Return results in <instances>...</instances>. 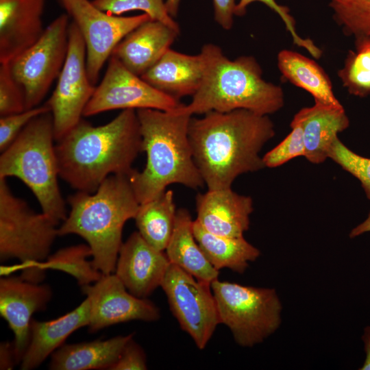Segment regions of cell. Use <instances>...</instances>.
I'll use <instances>...</instances> for the list:
<instances>
[{
  "label": "cell",
  "instance_id": "obj_9",
  "mask_svg": "<svg viewBox=\"0 0 370 370\" xmlns=\"http://www.w3.org/2000/svg\"><path fill=\"white\" fill-rule=\"evenodd\" d=\"M69 25V15L62 14L35 44L9 62L23 89L26 110L38 106L58 78L68 53Z\"/></svg>",
  "mask_w": 370,
  "mask_h": 370
},
{
  "label": "cell",
  "instance_id": "obj_22",
  "mask_svg": "<svg viewBox=\"0 0 370 370\" xmlns=\"http://www.w3.org/2000/svg\"><path fill=\"white\" fill-rule=\"evenodd\" d=\"M90 306L87 298L76 308L51 321L32 319L30 339L21 361V369L32 370L61 347L75 330L89 323Z\"/></svg>",
  "mask_w": 370,
  "mask_h": 370
},
{
  "label": "cell",
  "instance_id": "obj_11",
  "mask_svg": "<svg viewBox=\"0 0 370 370\" xmlns=\"http://www.w3.org/2000/svg\"><path fill=\"white\" fill-rule=\"evenodd\" d=\"M95 86L86 68V49L74 21L69 29V49L57 85L45 104L50 108L56 140L61 139L81 120Z\"/></svg>",
  "mask_w": 370,
  "mask_h": 370
},
{
  "label": "cell",
  "instance_id": "obj_15",
  "mask_svg": "<svg viewBox=\"0 0 370 370\" xmlns=\"http://www.w3.org/2000/svg\"><path fill=\"white\" fill-rule=\"evenodd\" d=\"M52 297L49 286L20 277L0 280V314L7 321L14 338L16 364L20 363L30 339L32 316L45 309Z\"/></svg>",
  "mask_w": 370,
  "mask_h": 370
},
{
  "label": "cell",
  "instance_id": "obj_41",
  "mask_svg": "<svg viewBox=\"0 0 370 370\" xmlns=\"http://www.w3.org/2000/svg\"><path fill=\"white\" fill-rule=\"evenodd\" d=\"M370 232V212L367 217V219L358 225L356 227L353 228L349 233L350 238H355L360 235H362L366 232Z\"/></svg>",
  "mask_w": 370,
  "mask_h": 370
},
{
  "label": "cell",
  "instance_id": "obj_16",
  "mask_svg": "<svg viewBox=\"0 0 370 370\" xmlns=\"http://www.w3.org/2000/svg\"><path fill=\"white\" fill-rule=\"evenodd\" d=\"M170 262L160 251L133 232L122 243L114 273L127 291L139 298H147L161 286Z\"/></svg>",
  "mask_w": 370,
  "mask_h": 370
},
{
  "label": "cell",
  "instance_id": "obj_34",
  "mask_svg": "<svg viewBox=\"0 0 370 370\" xmlns=\"http://www.w3.org/2000/svg\"><path fill=\"white\" fill-rule=\"evenodd\" d=\"M255 1L264 3L281 18L295 45L306 50L313 58H321V49L311 39L303 38L298 34L295 27V21L290 13V10L286 6L278 4L275 0H240L236 3L234 14L239 16H243L246 13L247 6Z\"/></svg>",
  "mask_w": 370,
  "mask_h": 370
},
{
  "label": "cell",
  "instance_id": "obj_17",
  "mask_svg": "<svg viewBox=\"0 0 370 370\" xmlns=\"http://www.w3.org/2000/svg\"><path fill=\"white\" fill-rule=\"evenodd\" d=\"M46 0H0V64L9 63L42 36Z\"/></svg>",
  "mask_w": 370,
  "mask_h": 370
},
{
  "label": "cell",
  "instance_id": "obj_35",
  "mask_svg": "<svg viewBox=\"0 0 370 370\" xmlns=\"http://www.w3.org/2000/svg\"><path fill=\"white\" fill-rule=\"evenodd\" d=\"M25 95L15 80L9 63L0 64V116L25 110Z\"/></svg>",
  "mask_w": 370,
  "mask_h": 370
},
{
  "label": "cell",
  "instance_id": "obj_14",
  "mask_svg": "<svg viewBox=\"0 0 370 370\" xmlns=\"http://www.w3.org/2000/svg\"><path fill=\"white\" fill-rule=\"evenodd\" d=\"M82 290L89 301L88 326L91 332L130 321L151 322L160 317L159 308L152 301L130 293L114 273L102 274Z\"/></svg>",
  "mask_w": 370,
  "mask_h": 370
},
{
  "label": "cell",
  "instance_id": "obj_42",
  "mask_svg": "<svg viewBox=\"0 0 370 370\" xmlns=\"http://www.w3.org/2000/svg\"><path fill=\"white\" fill-rule=\"evenodd\" d=\"M180 1L181 0H166L168 12L173 18L177 14Z\"/></svg>",
  "mask_w": 370,
  "mask_h": 370
},
{
  "label": "cell",
  "instance_id": "obj_33",
  "mask_svg": "<svg viewBox=\"0 0 370 370\" xmlns=\"http://www.w3.org/2000/svg\"><path fill=\"white\" fill-rule=\"evenodd\" d=\"M291 132L277 146L262 157L265 167L274 168L299 156H305L303 130L301 125L291 121Z\"/></svg>",
  "mask_w": 370,
  "mask_h": 370
},
{
  "label": "cell",
  "instance_id": "obj_1",
  "mask_svg": "<svg viewBox=\"0 0 370 370\" xmlns=\"http://www.w3.org/2000/svg\"><path fill=\"white\" fill-rule=\"evenodd\" d=\"M275 135L267 115L238 109L191 117L188 138L195 163L208 190L231 188L239 175L264 168L260 156Z\"/></svg>",
  "mask_w": 370,
  "mask_h": 370
},
{
  "label": "cell",
  "instance_id": "obj_2",
  "mask_svg": "<svg viewBox=\"0 0 370 370\" xmlns=\"http://www.w3.org/2000/svg\"><path fill=\"white\" fill-rule=\"evenodd\" d=\"M59 177L71 187L95 193L111 175H129L142 152L136 110H123L114 119L93 126L82 119L55 145Z\"/></svg>",
  "mask_w": 370,
  "mask_h": 370
},
{
  "label": "cell",
  "instance_id": "obj_28",
  "mask_svg": "<svg viewBox=\"0 0 370 370\" xmlns=\"http://www.w3.org/2000/svg\"><path fill=\"white\" fill-rule=\"evenodd\" d=\"M92 251L88 244H79L62 248L49 255L44 261V270L54 269L65 272L72 275L81 286L97 281L102 273L94 267L92 260Z\"/></svg>",
  "mask_w": 370,
  "mask_h": 370
},
{
  "label": "cell",
  "instance_id": "obj_12",
  "mask_svg": "<svg viewBox=\"0 0 370 370\" xmlns=\"http://www.w3.org/2000/svg\"><path fill=\"white\" fill-rule=\"evenodd\" d=\"M182 105L179 100L159 91L111 56L104 76L95 87L83 116L118 109L149 108L169 112Z\"/></svg>",
  "mask_w": 370,
  "mask_h": 370
},
{
  "label": "cell",
  "instance_id": "obj_6",
  "mask_svg": "<svg viewBox=\"0 0 370 370\" xmlns=\"http://www.w3.org/2000/svg\"><path fill=\"white\" fill-rule=\"evenodd\" d=\"M51 112L32 119L0 156V178L21 180L36 197L42 212L56 223L66 219L61 195Z\"/></svg>",
  "mask_w": 370,
  "mask_h": 370
},
{
  "label": "cell",
  "instance_id": "obj_21",
  "mask_svg": "<svg viewBox=\"0 0 370 370\" xmlns=\"http://www.w3.org/2000/svg\"><path fill=\"white\" fill-rule=\"evenodd\" d=\"M292 122L299 124L303 130L305 156L313 164L323 162L338 134L349 125L343 106L336 107L315 102L296 113Z\"/></svg>",
  "mask_w": 370,
  "mask_h": 370
},
{
  "label": "cell",
  "instance_id": "obj_36",
  "mask_svg": "<svg viewBox=\"0 0 370 370\" xmlns=\"http://www.w3.org/2000/svg\"><path fill=\"white\" fill-rule=\"evenodd\" d=\"M47 112L50 108L45 103L42 106L25 110L0 118V151L6 149L16 139L23 129L35 117Z\"/></svg>",
  "mask_w": 370,
  "mask_h": 370
},
{
  "label": "cell",
  "instance_id": "obj_3",
  "mask_svg": "<svg viewBox=\"0 0 370 370\" xmlns=\"http://www.w3.org/2000/svg\"><path fill=\"white\" fill-rule=\"evenodd\" d=\"M136 113L147 161L143 171L134 169L127 177L138 203L153 199L173 184L203 187L188 138L192 116L149 108Z\"/></svg>",
  "mask_w": 370,
  "mask_h": 370
},
{
  "label": "cell",
  "instance_id": "obj_38",
  "mask_svg": "<svg viewBox=\"0 0 370 370\" xmlns=\"http://www.w3.org/2000/svg\"><path fill=\"white\" fill-rule=\"evenodd\" d=\"M236 0H212L214 10V19L226 30L232 28L234 21Z\"/></svg>",
  "mask_w": 370,
  "mask_h": 370
},
{
  "label": "cell",
  "instance_id": "obj_19",
  "mask_svg": "<svg viewBox=\"0 0 370 370\" xmlns=\"http://www.w3.org/2000/svg\"><path fill=\"white\" fill-rule=\"evenodd\" d=\"M179 34L164 23L150 19L127 34L111 56L141 77L170 49Z\"/></svg>",
  "mask_w": 370,
  "mask_h": 370
},
{
  "label": "cell",
  "instance_id": "obj_39",
  "mask_svg": "<svg viewBox=\"0 0 370 370\" xmlns=\"http://www.w3.org/2000/svg\"><path fill=\"white\" fill-rule=\"evenodd\" d=\"M14 364L13 344L2 342L0 345V369H12Z\"/></svg>",
  "mask_w": 370,
  "mask_h": 370
},
{
  "label": "cell",
  "instance_id": "obj_13",
  "mask_svg": "<svg viewBox=\"0 0 370 370\" xmlns=\"http://www.w3.org/2000/svg\"><path fill=\"white\" fill-rule=\"evenodd\" d=\"M67 14L72 16L84 40L87 72L94 85L119 42L138 26L151 19L145 13L132 16L111 15L96 8L89 0H72Z\"/></svg>",
  "mask_w": 370,
  "mask_h": 370
},
{
  "label": "cell",
  "instance_id": "obj_32",
  "mask_svg": "<svg viewBox=\"0 0 370 370\" xmlns=\"http://www.w3.org/2000/svg\"><path fill=\"white\" fill-rule=\"evenodd\" d=\"M328 158L356 177L360 182L367 198L370 199V158L354 153L338 138L332 144Z\"/></svg>",
  "mask_w": 370,
  "mask_h": 370
},
{
  "label": "cell",
  "instance_id": "obj_5",
  "mask_svg": "<svg viewBox=\"0 0 370 370\" xmlns=\"http://www.w3.org/2000/svg\"><path fill=\"white\" fill-rule=\"evenodd\" d=\"M68 203L70 212L58 227V236H81L91 249L95 269L114 273L124 225L134 219L140 206L127 175H111L95 193L78 191Z\"/></svg>",
  "mask_w": 370,
  "mask_h": 370
},
{
  "label": "cell",
  "instance_id": "obj_26",
  "mask_svg": "<svg viewBox=\"0 0 370 370\" xmlns=\"http://www.w3.org/2000/svg\"><path fill=\"white\" fill-rule=\"evenodd\" d=\"M277 60L282 77L308 92L315 102L343 106L335 97L328 75L313 60L296 51L284 49L278 53Z\"/></svg>",
  "mask_w": 370,
  "mask_h": 370
},
{
  "label": "cell",
  "instance_id": "obj_31",
  "mask_svg": "<svg viewBox=\"0 0 370 370\" xmlns=\"http://www.w3.org/2000/svg\"><path fill=\"white\" fill-rule=\"evenodd\" d=\"M91 2L98 9L111 15L120 16L127 12L140 10L152 20L180 31L178 23L169 14L164 0H92Z\"/></svg>",
  "mask_w": 370,
  "mask_h": 370
},
{
  "label": "cell",
  "instance_id": "obj_37",
  "mask_svg": "<svg viewBox=\"0 0 370 370\" xmlns=\"http://www.w3.org/2000/svg\"><path fill=\"white\" fill-rule=\"evenodd\" d=\"M147 369L146 355L141 347L130 339L110 370H145Z\"/></svg>",
  "mask_w": 370,
  "mask_h": 370
},
{
  "label": "cell",
  "instance_id": "obj_40",
  "mask_svg": "<svg viewBox=\"0 0 370 370\" xmlns=\"http://www.w3.org/2000/svg\"><path fill=\"white\" fill-rule=\"evenodd\" d=\"M362 339L365 345V352L366 354L365 360L360 370H370V325L364 329V333Z\"/></svg>",
  "mask_w": 370,
  "mask_h": 370
},
{
  "label": "cell",
  "instance_id": "obj_10",
  "mask_svg": "<svg viewBox=\"0 0 370 370\" xmlns=\"http://www.w3.org/2000/svg\"><path fill=\"white\" fill-rule=\"evenodd\" d=\"M160 286L182 330L204 349L221 323L210 284L170 264Z\"/></svg>",
  "mask_w": 370,
  "mask_h": 370
},
{
  "label": "cell",
  "instance_id": "obj_23",
  "mask_svg": "<svg viewBox=\"0 0 370 370\" xmlns=\"http://www.w3.org/2000/svg\"><path fill=\"white\" fill-rule=\"evenodd\" d=\"M134 334L75 344H63L51 356L52 370L108 369L119 359Z\"/></svg>",
  "mask_w": 370,
  "mask_h": 370
},
{
  "label": "cell",
  "instance_id": "obj_43",
  "mask_svg": "<svg viewBox=\"0 0 370 370\" xmlns=\"http://www.w3.org/2000/svg\"><path fill=\"white\" fill-rule=\"evenodd\" d=\"M60 1L63 6L66 9V12H68L71 7L72 0H60Z\"/></svg>",
  "mask_w": 370,
  "mask_h": 370
},
{
  "label": "cell",
  "instance_id": "obj_24",
  "mask_svg": "<svg viewBox=\"0 0 370 370\" xmlns=\"http://www.w3.org/2000/svg\"><path fill=\"white\" fill-rule=\"evenodd\" d=\"M193 220L188 210H177L173 232L165 253L171 264L211 284L218 279L219 271L206 258L194 236Z\"/></svg>",
  "mask_w": 370,
  "mask_h": 370
},
{
  "label": "cell",
  "instance_id": "obj_4",
  "mask_svg": "<svg viewBox=\"0 0 370 370\" xmlns=\"http://www.w3.org/2000/svg\"><path fill=\"white\" fill-rule=\"evenodd\" d=\"M200 53L205 61L201 85L189 104H182L174 111L192 116L244 109L268 116L283 107L282 88L264 79L254 57L232 60L214 44L205 45Z\"/></svg>",
  "mask_w": 370,
  "mask_h": 370
},
{
  "label": "cell",
  "instance_id": "obj_7",
  "mask_svg": "<svg viewBox=\"0 0 370 370\" xmlns=\"http://www.w3.org/2000/svg\"><path fill=\"white\" fill-rule=\"evenodd\" d=\"M58 225L44 212L33 211L13 195L6 179L0 178V260H19L22 278L37 283L42 280V263L58 236Z\"/></svg>",
  "mask_w": 370,
  "mask_h": 370
},
{
  "label": "cell",
  "instance_id": "obj_25",
  "mask_svg": "<svg viewBox=\"0 0 370 370\" xmlns=\"http://www.w3.org/2000/svg\"><path fill=\"white\" fill-rule=\"evenodd\" d=\"M194 236L200 248L212 267L219 271L228 269L243 273L250 262L260 255V250L242 237H227L206 230L193 220Z\"/></svg>",
  "mask_w": 370,
  "mask_h": 370
},
{
  "label": "cell",
  "instance_id": "obj_20",
  "mask_svg": "<svg viewBox=\"0 0 370 370\" xmlns=\"http://www.w3.org/2000/svg\"><path fill=\"white\" fill-rule=\"evenodd\" d=\"M205 61L169 49L141 77L159 91L177 100L193 96L202 82Z\"/></svg>",
  "mask_w": 370,
  "mask_h": 370
},
{
  "label": "cell",
  "instance_id": "obj_30",
  "mask_svg": "<svg viewBox=\"0 0 370 370\" xmlns=\"http://www.w3.org/2000/svg\"><path fill=\"white\" fill-rule=\"evenodd\" d=\"M329 6L345 34L370 36V0H329Z\"/></svg>",
  "mask_w": 370,
  "mask_h": 370
},
{
  "label": "cell",
  "instance_id": "obj_8",
  "mask_svg": "<svg viewBox=\"0 0 370 370\" xmlns=\"http://www.w3.org/2000/svg\"><path fill=\"white\" fill-rule=\"evenodd\" d=\"M210 286L220 323L230 329L238 345L253 347L280 327L282 307L274 288L245 286L219 279Z\"/></svg>",
  "mask_w": 370,
  "mask_h": 370
},
{
  "label": "cell",
  "instance_id": "obj_29",
  "mask_svg": "<svg viewBox=\"0 0 370 370\" xmlns=\"http://www.w3.org/2000/svg\"><path fill=\"white\" fill-rule=\"evenodd\" d=\"M338 76L349 94L370 95V36L355 38V49L349 51Z\"/></svg>",
  "mask_w": 370,
  "mask_h": 370
},
{
  "label": "cell",
  "instance_id": "obj_27",
  "mask_svg": "<svg viewBox=\"0 0 370 370\" xmlns=\"http://www.w3.org/2000/svg\"><path fill=\"white\" fill-rule=\"evenodd\" d=\"M176 212L171 190L140 204L134 219L138 233L150 245L164 251L173 232Z\"/></svg>",
  "mask_w": 370,
  "mask_h": 370
},
{
  "label": "cell",
  "instance_id": "obj_18",
  "mask_svg": "<svg viewBox=\"0 0 370 370\" xmlns=\"http://www.w3.org/2000/svg\"><path fill=\"white\" fill-rule=\"evenodd\" d=\"M253 210L252 199L231 188L208 190L197 195L195 221L212 234L242 237L249 227Z\"/></svg>",
  "mask_w": 370,
  "mask_h": 370
}]
</instances>
